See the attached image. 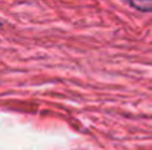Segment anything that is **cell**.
I'll list each match as a JSON object with an SVG mask.
<instances>
[{
  "instance_id": "1",
  "label": "cell",
  "mask_w": 152,
  "mask_h": 150,
  "mask_svg": "<svg viewBox=\"0 0 152 150\" xmlns=\"http://www.w3.org/2000/svg\"><path fill=\"white\" fill-rule=\"evenodd\" d=\"M133 9H137L140 12H152V1L148 0V1H130L129 3Z\"/></svg>"
},
{
  "instance_id": "2",
  "label": "cell",
  "mask_w": 152,
  "mask_h": 150,
  "mask_svg": "<svg viewBox=\"0 0 152 150\" xmlns=\"http://www.w3.org/2000/svg\"><path fill=\"white\" fill-rule=\"evenodd\" d=\"M0 27H1V22H0Z\"/></svg>"
}]
</instances>
